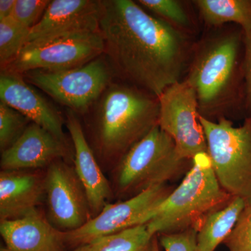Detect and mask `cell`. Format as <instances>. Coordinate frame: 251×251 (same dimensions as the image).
<instances>
[{"label": "cell", "mask_w": 251, "mask_h": 251, "mask_svg": "<svg viewBox=\"0 0 251 251\" xmlns=\"http://www.w3.org/2000/svg\"><path fill=\"white\" fill-rule=\"evenodd\" d=\"M245 33L239 26L206 28L195 41L183 80L196 92L201 116L247 117Z\"/></svg>", "instance_id": "obj_2"}, {"label": "cell", "mask_w": 251, "mask_h": 251, "mask_svg": "<svg viewBox=\"0 0 251 251\" xmlns=\"http://www.w3.org/2000/svg\"><path fill=\"white\" fill-rule=\"evenodd\" d=\"M246 201L233 197L230 202L203 220L197 229L198 251H215L232 232Z\"/></svg>", "instance_id": "obj_19"}, {"label": "cell", "mask_w": 251, "mask_h": 251, "mask_svg": "<svg viewBox=\"0 0 251 251\" xmlns=\"http://www.w3.org/2000/svg\"><path fill=\"white\" fill-rule=\"evenodd\" d=\"M16 0H0V20L11 17Z\"/></svg>", "instance_id": "obj_28"}, {"label": "cell", "mask_w": 251, "mask_h": 251, "mask_svg": "<svg viewBox=\"0 0 251 251\" xmlns=\"http://www.w3.org/2000/svg\"><path fill=\"white\" fill-rule=\"evenodd\" d=\"M46 218L62 232L76 230L92 219L85 188L69 162L57 160L46 169Z\"/></svg>", "instance_id": "obj_10"}, {"label": "cell", "mask_w": 251, "mask_h": 251, "mask_svg": "<svg viewBox=\"0 0 251 251\" xmlns=\"http://www.w3.org/2000/svg\"><path fill=\"white\" fill-rule=\"evenodd\" d=\"M207 153L221 187L232 197L251 201V117L239 126L222 117L211 121L201 115Z\"/></svg>", "instance_id": "obj_6"}, {"label": "cell", "mask_w": 251, "mask_h": 251, "mask_svg": "<svg viewBox=\"0 0 251 251\" xmlns=\"http://www.w3.org/2000/svg\"><path fill=\"white\" fill-rule=\"evenodd\" d=\"M232 198L220 185L208 153H198L181 184L147 224L149 232L154 236L197 230L206 216L227 205Z\"/></svg>", "instance_id": "obj_4"}, {"label": "cell", "mask_w": 251, "mask_h": 251, "mask_svg": "<svg viewBox=\"0 0 251 251\" xmlns=\"http://www.w3.org/2000/svg\"><path fill=\"white\" fill-rule=\"evenodd\" d=\"M158 99V126L173 140L179 156L192 161L198 153H207L197 95L192 87L182 80L168 87Z\"/></svg>", "instance_id": "obj_9"}, {"label": "cell", "mask_w": 251, "mask_h": 251, "mask_svg": "<svg viewBox=\"0 0 251 251\" xmlns=\"http://www.w3.org/2000/svg\"><path fill=\"white\" fill-rule=\"evenodd\" d=\"M173 189L168 184L159 185L126 201L107 204L85 226L66 232L68 249L75 250L99 238L148 224Z\"/></svg>", "instance_id": "obj_8"}, {"label": "cell", "mask_w": 251, "mask_h": 251, "mask_svg": "<svg viewBox=\"0 0 251 251\" xmlns=\"http://www.w3.org/2000/svg\"><path fill=\"white\" fill-rule=\"evenodd\" d=\"M68 143L31 122L16 143L1 152V171L46 170L57 160L72 158Z\"/></svg>", "instance_id": "obj_13"}, {"label": "cell", "mask_w": 251, "mask_h": 251, "mask_svg": "<svg viewBox=\"0 0 251 251\" xmlns=\"http://www.w3.org/2000/svg\"><path fill=\"white\" fill-rule=\"evenodd\" d=\"M72 251H84V247L77 248V249H75V250H73Z\"/></svg>", "instance_id": "obj_30"}, {"label": "cell", "mask_w": 251, "mask_h": 251, "mask_svg": "<svg viewBox=\"0 0 251 251\" xmlns=\"http://www.w3.org/2000/svg\"><path fill=\"white\" fill-rule=\"evenodd\" d=\"M144 9L161 18L172 26L193 37L198 25L193 19L187 3L179 0H139Z\"/></svg>", "instance_id": "obj_21"}, {"label": "cell", "mask_w": 251, "mask_h": 251, "mask_svg": "<svg viewBox=\"0 0 251 251\" xmlns=\"http://www.w3.org/2000/svg\"><path fill=\"white\" fill-rule=\"evenodd\" d=\"M0 99L33 123L67 143L63 118L52 104L25 80L22 74L1 70Z\"/></svg>", "instance_id": "obj_15"}, {"label": "cell", "mask_w": 251, "mask_h": 251, "mask_svg": "<svg viewBox=\"0 0 251 251\" xmlns=\"http://www.w3.org/2000/svg\"><path fill=\"white\" fill-rule=\"evenodd\" d=\"M90 110L89 143L102 169L112 171L133 145L158 126L159 102L146 91L113 80Z\"/></svg>", "instance_id": "obj_3"}, {"label": "cell", "mask_w": 251, "mask_h": 251, "mask_svg": "<svg viewBox=\"0 0 251 251\" xmlns=\"http://www.w3.org/2000/svg\"><path fill=\"white\" fill-rule=\"evenodd\" d=\"M66 125L74 145V168L85 188L93 218L115 198L111 183L103 174L76 113L67 110Z\"/></svg>", "instance_id": "obj_14"}, {"label": "cell", "mask_w": 251, "mask_h": 251, "mask_svg": "<svg viewBox=\"0 0 251 251\" xmlns=\"http://www.w3.org/2000/svg\"><path fill=\"white\" fill-rule=\"evenodd\" d=\"M46 170L0 172V221L23 217L45 202Z\"/></svg>", "instance_id": "obj_17"}, {"label": "cell", "mask_w": 251, "mask_h": 251, "mask_svg": "<svg viewBox=\"0 0 251 251\" xmlns=\"http://www.w3.org/2000/svg\"><path fill=\"white\" fill-rule=\"evenodd\" d=\"M22 75L28 83L76 114L87 113L115 77L104 54L82 67L30 71Z\"/></svg>", "instance_id": "obj_7"}, {"label": "cell", "mask_w": 251, "mask_h": 251, "mask_svg": "<svg viewBox=\"0 0 251 251\" xmlns=\"http://www.w3.org/2000/svg\"><path fill=\"white\" fill-rule=\"evenodd\" d=\"M0 251H70L66 232L54 227L39 209L20 219L0 221Z\"/></svg>", "instance_id": "obj_16"}, {"label": "cell", "mask_w": 251, "mask_h": 251, "mask_svg": "<svg viewBox=\"0 0 251 251\" xmlns=\"http://www.w3.org/2000/svg\"><path fill=\"white\" fill-rule=\"evenodd\" d=\"M161 247L158 236L155 235L153 239L152 251H161Z\"/></svg>", "instance_id": "obj_29"}, {"label": "cell", "mask_w": 251, "mask_h": 251, "mask_svg": "<svg viewBox=\"0 0 251 251\" xmlns=\"http://www.w3.org/2000/svg\"><path fill=\"white\" fill-rule=\"evenodd\" d=\"M244 76H245L247 117H251V31L248 34H245Z\"/></svg>", "instance_id": "obj_27"}, {"label": "cell", "mask_w": 251, "mask_h": 251, "mask_svg": "<svg viewBox=\"0 0 251 251\" xmlns=\"http://www.w3.org/2000/svg\"><path fill=\"white\" fill-rule=\"evenodd\" d=\"M104 52L100 31L80 34L23 50L14 62L1 70L19 74L34 70H67L82 67Z\"/></svg>", "instance_id": "obj_11"}, {"label": "cell", "mask_w": 251, "mask_h": 251, "mask_svg": "<svg viewBox=\"0 0 251 251\" xmlns=\"http://www.w3.org/2000/svg\"><path fill=\"white\" fill-rule=\"evenodd\" d=\"M197 234L196 229H188L157 236L160 245L165 251H198Z\"/></svg>", "instance_id": "obj_26"}, {"label": "cell", "mask_w": 251, "mask_h": 251, "mask_svg": "<svg viewBox=\"0 0 251 251\" xmlns=\"http://www.w3.org/2000/svg\"><path fill=\"white\" fill-rule=\"evenodd\" d=\"M30 29L14 18L0 20V65L1 69L14 62L22 52Z\"/></svg>", "instance_id": "obj_22"}, {"label": "cell", "mask_w": 251, "mask_h": 251, "mask_svg": "<svg viewBox=\"0 0 251 251\" xmlns=\"http://www.w3.org/2000/svg\"><path fill=\"white\" fill-rule=\"evenodd\" d=\"M154 236L147 224L140 225L99 238L84 246V251H151Z\"/></svg>", "instance_id": "obj_20"}, {"label": "cell", "mask_w": 251, "mask_h": 251, "mask_svg": "<svg viewBox=\"0 0 251 251\" xmlns=\"http://www.w3.org/2000/svg\"><path fill=\"white\" fill-rule=\"evenodd\" d=\"M223 244L228 251H251V201L247 202L232 232Z\"/></svg>", "instance_id": "obj_24"}, {"label": "cell", "mask_w": 251, "mask_h": 251, "mask_svg": "<svg viewBox=\"0 0 251 251\" xmlns=\"http://www.w3.org/2000/svg\"><path fill=\"white\" fill-rule=\"evenodd\" d=\"M31 122L22 114L0 102V150L9 148L22 135Z\"/></svg>", "instance_id": "obj_23"}, {"label": "cell", "mask_w": 251, "mask_h": 251, "mask_svg": "<svg viewBox=\"0 0 251 251\" xmlns=\"http://www.w3.org/2000/svg\"><path fill=\"white\" fill-rule=\"evenodd\" d=\"M101 0H53L39 22L31 28L24 49L52 41L98 32Z\"/></svg>", "instance_id": "obj_12"}, {"label": "cell", "mask_w": 251, "mask_h": 251, "mask_svg": "<svg viewBox=\"0 0 251 251\" xmlns=\"http://www.w3.org/2000/svg\"><path fill=\"white\" fill-rule=\"evenodd\" d=\"M206 28L235 25L251 31V0H196L192 1Z\"/></svg>", "instance_id": "obj_18"}, {"label": "cell", "mask_w": 251, "mask_h": 251, "mask_svg": "<svg viewBox=\"0 0 251 251\" xmlns=\"http://www.w3.org/2000/svg\"><path fill=\"white\" fill-rule=\"evenodd\" d=\"M50 2L49 0H16L11 17L31 29L44 16Z\"/></svg>", "instance_id": "obj_25"}, {"label": "cell", "mask_w": 251, "mask_h": 251, "mask_svg": "<svg viewBox=\"0 0 251 251\" xmlns=\"http://www.w3.org/2000/svg\"><path fill=\"white\" fill-rule=\"evenodd\" d=\"M191 163L179 156L173 140L156 126L112 170L114 196L119 201H126L150 188L168 184L188 171Z\"/></svg>", "instance_id": "obj_5"}, {"label": "cell", "mask_w": 251, "mask_h": 251, "mask_svg": "<svg viewBox=\"0 0 251 251\" xmlns=\"http://www.w3.org/2000/svg\"><path fill=\"white\" fill-rule=\"evenodd\" d=\"M101 3L99 31L115 77L157 97L183 80L193 37L150 14L138 1Z\"/></svg>", "instance_id": "obj_1"}]
</instances>
